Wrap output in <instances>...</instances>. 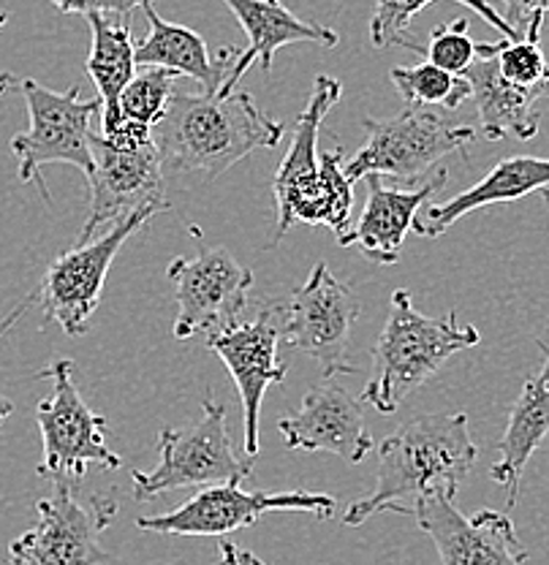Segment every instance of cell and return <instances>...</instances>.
Listing matches in <instances>:
<instances>
[{
	"instance_id": "cell-1",
	"label": "cell",
	"mask_w": 549,
	"mask_h": 565,
	"mask_svg": "<svg viewBox=\"0 0 549 565\" xmlns=\"http://www.w3.org/2000/svg\"><path fill=\"white\" fill-rule=\"evenodd\" d=\"M283 139V122L264 115L251 93H175L152 128L163 174H204L215 180L253 150Z\"/></svg>"
},
{
	"instance_id": "cell-2",
	"label": "cell",
	"mask_w": 549,
	"mask_h": 565,
	"mask_svg": "<svg viewBox=\"0 0 549 565\" xmlns=\"http://www.w3.org/2000/svg\"><path fill=\"white\" fill-rule=\"evenodd\" d=\"M476 449L465 414H427L405 422L378 446L376 490L348 505L344 525L359 527L398 500L430 494L457 498L460 484L474 470Z\"/></svg>"
},
{
	"instance_id": "cell-3",
	"label": "cell",
	"mask_w": 549,
	"mask_h": 565,
	"mask_svg": "<svg viewBox=\"0 0 549 565\" xmlns=\"http://www.w3.org/2000/svg\"><path fill=\"white\" fill-rule=\"evenodd\" d=\"M344 96V85L335 76H316V85L297 117L292 145L277 167L273 191L277 202V228L273 245L281 243L297 223L327 226L340 247L351 245L353 182L344 169V147H332L318 161V131L324 117Z\"/></svg>"
},
{
	"instance_id": "cell-4",
	"label": "cell",
	"mask_w": 549,
	"mask_h": 565,
	"mask_svg": "<svg viewBox=\"0 0 549 565\" xmlns=\"http://www.w3.org/2000/svg\"><path fill=\"white\" fill-rule=\"evenodd\" d=\"M476 327H457V313L427 318L413 308L405 288L389 299V318L373 351V375L365 386V403L378 414H394L409 394L427 384L454 353L479 345Z\"/></svg>"
},
{
	"instance_id": "cell-5",
	"label": "cell",
	"mask_w": 549,
	"mask_h": 565,
	"mask_svg": "<svg viewBox=\"0 0 549 565\" xmlns=\"http://www.w3.org/2000/svg\"><path fill=\"white\" fill-rule=\"evenodd\" d=\"M91 147V207L76 245L91 243L102 226L112 228L141 210H169L161 152L152 141V128L123 120L115 131L93 134Z\"/></svg>"
},
{
	"instance_id": "cell-6",
	"label": "cell",
	"mask_w": 549,
	"mask_h": 565,
	"mask_svg": "<svg viewBox=\"0 0 549 565\" xmlns=\"http://www.w3.org/2000/svg\"><path fill=\"white\" fill-rule=\"evenodd\" d=\"M158 215V210H141L126 221L115 223L109 232L85 245L71 247L68 253L57 256L50 264L39 286L25 297V302L9 318L0 321V338L11 329V323L20 321L22 313L33 305H39L44 313V323H57L71 338H80L87 332V321L98 310L102 302L104 280L109 275L112 262L120 253L123 243L131 237L137 228Z\"/></svg>"
},
{
	"instance_id": "cell-7",
	"label": "cell",
	"mask_w": 549,
	"mask_h": 565,
	"mask_svg": "<svg viewBox=\"0 0 549 565\" xmlns=\"http://www.w3.org/2000/svg\"><path fill=\"white\" fill-rule=\"evenodd\" d=\"M41 381H52V394L35 405L44 455L35 473L55 487L80 490L87 465L117 470L123 459L106 446V419L82 399L74 386V362L57 359L39 373Z\"/></svg>"
},
{
	"instance_id": "cell-8",
	"label": "cell",
	"mask_w": 549,
	"mask_h": 565,
	"mask_svg": "<svg viewBox=\"0 0 549 565\" xmlns=\"http://www.w3.org/2000/svg\"><path fill=\"white\" fill-rule=\"evenodd\" d=\"M161 459L150 473L134 470V498L150 500L156 494L188 490V487H215L242 481L251 476V457H237L226 427V408L207 397L202 419L193 427L161 429L158 435Z\"/></svg>"
},
{
	"instance_id": "cell-9",
	"label": "cell",
	"mask_w": 549,
	"mask_h": 565,
	"mask_svg": "<svg viewBox=\"0 0 549 565\" xmlns=\"http://www.w3.org/2000/svg\"><path fill=\"white\" fill-rule=\"evenodd\" d=\"M20 93L25 96L31 128L11 139V152L20 161V182H35L41 196L50 202V191L41 177L46 163H71L85 177L93 172L91 122L102 115V98H80V87L55 93L35 79H22Z\"/></svg>"
},
{
	"instance_id": "cell-10",
	"label": "cell",
	"mask_w": 549,
	"mask_h": 565,
	"mask_svg": "<svg viewBox=\"0 0 549 565\" xmlns=\"http://www.w3.org/2000/svg\"><path fill=\"white\" fill-rule=\"evenodd\" d=\"M188 232L197 243V256H177L167 269L169 282H175L177 318L172 332L177 340L215 334L240 323L253 288V273L232 253L207 247L197 226Z\"/></svg>"
},
{
	"instance_id": "cell-11",
	"label": "cell",
	"mask_w": 549,
	"mask_h": 565,
	"mask_svg": "<svg viewBox=\"0 0 549 565\" xmlns=\"http://www.w3.org/2000/svg\"><path fill=\"white\" fill-rule=\"evenodd\" d=\"M365 131L368 141L344 167L351 182L368 174L416 180L441 158L463 150L476 139V128L454 126L441 111L413 109V106H405L398 117L389 120L368 117Z\"/></svg>"
},
{
	"instance_id": "cell-12",
	"label": "cell",
	"mask_w": 549,
	"mask_h": 565,
	"mask_svg": "<svg viewBox=\"0 0 549 565\" xmlns=\"http://www.w3.org/2000/svg\"><path fill=\"white\" fill-rule=\"evenodd\" d=\"M39 522L9 544L6 565H104L115 561L102 546V533L115 522L117 503L93 494L87 503L74 487H55L41 498Z\"/></svg>"
},
{
	"instance_id": "cell-13",
	"label": "cell",
	"mask_w": 549,
	"mask_h": 565,
	"mask_svg": "<svg viewBox=\"0 0 549 565\" xmlns=\"http://www.w3.org/2000/svg\"><path fill=\"white\" fill-rule=\"evenodd\" d=\"M273 511H303L316 514L318 520H332L338 511V500L332 494L321 492H245L240 481L204 487L186 503L177 505L169 514L139 516L137 527L147 533L161 535H215L223 539L229 533H237L242 527H251Z\"/></svg>"
},
{
	"instance_id": "cell-14",
	"label": "cell",
	"mask_w": 549,
	"mask_h": 565,
	"mask_svg": "<svg viewBox=\"0 0 549 565\" xmlns=\"http://www.w3.org/2000/svg\"><path fill=\"white\" fill-rule=\"evenodd\" d=\"M359 308L357 294L344 280L335 278L324 262H318L308 280L281 305V334L292 349L308 353L321 364L324 375L357 373L346 359L348 338L357 323Z\"/></svg>"
},
{
	"instance_id": "cell-15",
	"label": "cell",
	"mask_w": 549,
	"mask_h": 565,
	"mask_svg": "<svg viewBox=\"0 0 549 565\" xmlns=\"http://www.w3.org/2000/svg\"><path fill=\"white\" fill-rule=\"evenodd\" d=\"M281 340V302L267 305L247 323L207 334V349L226 364L229 375L240 388L242 422H245V457H258V416L262 399L273 384H283L288 364L277 359Z\"/></svg>"
},
{
	"instance_id": "cell-16",
	"label": "cell",
	"mask_w": 549,
	"mask_h": 565,
	"mask_svg": "<svg viewBox=\"0 0 549 565\" xmlns=\"http://www.w3.org/2000/svg\"><path fill=\"white\" fill-rule=\"evenodd\" d=\"M411 514L422 533L433 539L444 565H522L528 552L519 546L509 514L482 509L479 514H460L452 498L430 494L413 500Z\"/></svg>"
},
{
	"instance_id": "cell-17",
	"label": "cell",
	"mask_w": 549,
	"mask_h": 565,
	"mask_svg": "<svg viewBox=\"0 0 549 565\" xmlns=\"http://www.w3.org/2000/svg\"><path fill=\"white\" fill-rule=\"evenodd\" d=\"M288 449L327 451L357 465L373 449L362 403L335 381H321L305 394L303 405L277 422Z\"/></svg>"
},
{
	"instance_id": "cell-18",
	"label": "cell",
	"mask_w": 549,
	"mask_h": 565,
	"mask_svg": "<svg viewBox=\"0 0 549 565\" xmlns=\"http://www.w3.org/2000/svg\"><path fill=\"white\" fill-rule=\"evenodd\" d=\"M229 6L242 31L247 33V50L240 52L226 85L221 87V96L234 93L237 82L247 74L253 63H258L264 71L273 68L275 52L288 44H318V46H338V31L318 22H308L294 17L283 6V0H223Z\"/></svg>"
},
{
	"instance_id": "cell-19",
	"label": "cell",
	"mask_w": 549,
	"mask_h": 565,
	"mask_svg": "<svg viewBox=\"0 0 549 565\" xmlns=\"http://www.w3.org/2000/svg\"><path fill=\"white\" fill-rule=\"evenodd\" d=\"M549 185V158L515 156L495 163L487 174L468 191L457 193L446 204H424L413 221V234L422 239H439L448 232L460 217L493 204L519 202L536 191H545Z\"/></svg>"
},
{
	"instance_id": "cell-20",
	"label": "cell",
	"mask_w": 549,
	"mask_h": 565,
	"mask_svg": "<svg viewBox=\"0 0 549 565\" xmlns=\"http://www.w3.org/2000/svg\"><path fill=\"white\" fill-rule=\"evenodd\" d=\"M145 11V20L150 31L141 41H137V66L147 68H167L177 76L199 82L202 93H221L237 63L240 52L223 46L218 55H210V46L197 31L177 22H167L156 9L152 0H145L139 6Z\"/></svg>"
},
{
	"instance_id": "cell-21",
	"label": "cell",
	"mask_w": 549,
	"mask_h": 565,
	"mask_svg": "<svg viewBox=\"0 0 549 565\" xmlns=\"http://www.w3.org/2000/svg\"><path fill=\"white\" fill-rule=\"evenodd\" d=\"M495 41H476V61L465 71L471 85L476 111H479V131L489 141L515 137L528 141L539 134V109L536 104L547 98L545 90L517 87L500 76L495 63Z\"/></svg>"
},
{
	"instance_id": "cell-22",
	"label": "cell",
	"mask_w": 549,
	"mask_h": 565,
	"mask_svg": "<svg viewBox=\"0 0 549 565\" xmlns=\"http://www.w3.org/2000/svg\"><path fill=\"white\" fill-rule=\"evenodd\" d=\"M368 204H365L362 217L353 226L351 245H357L370 262L394 264L403 250L405 234L416 221L419 210L427 204L439 188L446 185L448 172L444 167L435 177L413 191H400V188L383 185V177L368 174Z\"/></svg>"
},
{
	"instance_id": "cell-23",
	"label": "cell",
	"mask_w": 549,
	"mask_h": 565,
	"mask_svg": "<svg viewBox=\"0 0 549 565\" xmlns=\"http://www.w3.org/2000/svg\"><path fill=\"white\" fill-rule=\"evenodd\" d=\"M549 435V356H545V370L525 381L517 403L511 405L509 424L504 438L498 440L500 459L493 465L489 476L495 484L506 487V505L515 509L519 494V479L525 465L536 455Z\"/></svg>"
},
{
	"instance_id": "cell-24",
	"label": "cell",
	"mask_w": 549,
	"mask_h": 565,
	"mask_svg": "<svg viewBox=\"0 0 549 565\" xmlns=\"http://www.w3.org/2000/svg\"><path fill=\"white\" fill-rule=\"evenodd\" d=\"M91 55L87 74L96 82L102 98V134L115 131L123 122L120 96L137 74V41L128 14H91Z\"/></svg>"
},
{
	"instance_id": "cell-25",
	"label": "cell",
	"mask_w": 549,
	"mask_h": 565,
	"mask_svg": "<svg viewBox=\"0 0 549 565\" xmlns=\"http://www.w3.org/2000/svg\"><path fill=\"white\" fill-rule=\"evenodd\" d=\"M430 3H439V0H376L373 20H370V41L378 50H387V46H409V25L413 17L422 9H427ZM460 6H468L471 11L482 17L489 28H495L504 39H522L517 35L515 28L504 20V14L493 9V3L487 0H454Z\"/></svg>"
},
{
	"instance_id": "cell-26",
	"label": "cell",
	"mask_w": 549,
	"mask_h": 565,
	"mask_svg": "<svg viewBox=\"0 0 549 565\" xmlns=\"http://www.w3.org/2000/svg\"><path fill=\"white\" fill-rule=\"evenodd\" d=\"M389 79L398 87L400 98L413 109H457L471 98V85L465 76L448 74V71L433 66V63H419V66H394L389 71Z\"/></svg>"
},
{
	"instance_id": "cell-27",
	"label": "cell",
	"mask_w": 549,
	"mask_h": 565,
	"mask_svg": "<svg viewBox=\"0 0 549 565\" xmlns=\"http://www.w3.org/2000/svg\"><path fill=\"white\" fill-rule=\"evenodd\" d=\"M541 28H545V17H536L522 39L495 41L493 55L506 82L528 87V90H545L549 96V63L539 44Z\"/></svg>"
},
{
	"instance_id": "cell-28",
	"label": "cell",
	"mask_w": 549,
	"mask_h": 565,
	"mask_svg": "<svg viewBox=\"0 0 549 565\" xmlns=\"http://www.w3.org/2000/svg\"><path fill=\"white\" fill-rule=\"evenodd\" d=\"M177 74L167 68L147 66L128 82L120 96V117L128 122L156 128L167 115L169 102L175 96Z\"/></svg>"
},
{
	"instance_id": "cell-29",
	"label": "cell",
	"mask_w": 549,
	"mask_h": 565,
	"mask_svg": "<svg viewBox=\"0 0 549 565\" xmlns=\"http://www.w3.org/2000/svg\"><path fill=\"white\" fill-rule=\"evenodd\" d=\"M405 50L419 52V55L427 57V63L448 71V74L463 76L471 68V63L476 61V41L468 35V22L454 20L446 25H439L430 33L427 44L419 46L411 44Z\"/></svg>"
},
{
	"instance_id": "cell-30",
	"label": "cell",
	"mask_w": 549,
	"mask_h": 565,
	"mask_svg": "<svg viewBox=\"0 0 549 565\" xmlns=\"http://www.w3.org/2000/svg\"><path fill=\"white\" fill-rule=\"evenodd\" d=\"M63 14H131L145 0H50Z\"/></svg>"
},
{
	"instance_id": "cell-31",
	"label": "cell",
	"mask_w": 549,
	"mask_h": 565,
	"mask_svg": "<svg viewBox=\"0 0 549 565\" xmlns=\"http://www.w3.org/2000/svg\"><path fill=\"white\" fill-rule=\"evenodd\" d=\"M487 3H493V0H487ZM500 3L506 6L504 20L515 28L517 35H525L530 20L549 14V0H500Z\"/></svg>"
},
{
	"instance_id": "cell-32",
	"label": "cell",
	"mask_w": 549,
	"mask_h": 565,
	"mask_svg": "<svg viewBox=\"0 0 549 565\" xmlns=\"http://www.w3.org/2000/svg\"><path fill=\"white\" fill-rule=\"evenodd\" d=\"M218 550H221V563L218 565H270V563H264L258 555H253V552H245V550H240L237 544H232V541H229V535H223L221 544H218Z\"/></svg>"
},
{
	"instance_id": "cell-33",
	"label": "cell",
	"mask_w": 549,
	"mask_h": 565,
	"mask_svg": "<svg viewBox=\"0 0 549 565\" xmlns=\"http://www.w3.org/2000/svg\"><path fill=\"white\" fill-rule=\"evenodd\" d=\"M11 414H14V403H11V399H6L3 394H0V424L9 419Z\"/></svg>"
},
{
	"instance_id": "cell-34",
	"label": "cell",
	"mask_w": 549,
	"mask_h": 565,
	"mask_svg": "<svg viewBox=\"0 0 549 565\" xmlns=\"http://www.w3.org/2000/svg\"><path fill=\"white\" fill-rule=\"evenodd\" d=\"M17 87V79L11 74H0V96H3V93H9V90H14Z\"/></svg>"
},
{
	"instance_id": "cell-35",
	"label": "cell",
	"mask_w": 549,
	"mask_h": 565,
	"mask_svg": "<svg viewBox=\"0 0 549 565\" xmlns=\"http://www.w3.org/2000/svg\"><path fill=\"white\" fill-rule=\"evenodd\" d=\"M6 22H9V14H6V11H0V31L6 28Z\"/></svg>"
},
{
	"instance_id": "cell-36",
	"label": "cell",
	"mask_w": 549,
	"mask_h": 565,
	"mask_svg": "<svg viewBox=\"0 0 549 565\" xmlns=\"http://www.w3.org/2000/svg\"><path fill=\"white\" fill-rule=\"evenodd\" d=\"M541 196H545V204H547V212H549V185L541 191Z\"/></svg>"
},
{
	"instance_id": "cell-37",
	"label": "cell",
	"mask_w": 549,
	"mask_h": 565,
	"mask_svg": "<svg viewBox=\"0 0 549 565\" xmlns=\"http://www.w3.org/2000/svg\"><path fill=\"white\" fill-rule=\"evenodd\" d=\"M541 349H545V356H549V345H541Z\"/></svg>"
}]
</instances>
